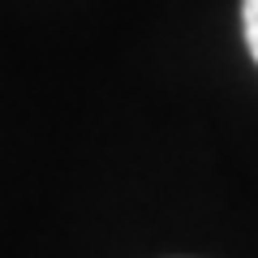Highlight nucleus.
Returning a JSON list of instances; mask_svg holds the SVG:
<instances>
[{"mask_svg":"<svg viewBox=\"0 0 258 258\" xmlns=\"http://www.w3.org/2000/svg\"><path fill=\"white\" fill-rule=\"evenodd\" d=\"M241 26H245V43L258 60V0H241Z\"/></svg>","mask_w":258,"mask_h":258,"instance_id":"f257e3e1","label":"nucleus"}]
</instances>
